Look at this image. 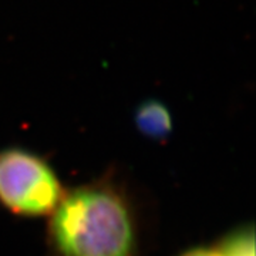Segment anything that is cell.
Wrapping results in <instances>:
<instances>
[{
    "label": "cell",
    "mask_w": 256,
    "mask_h": 256,
    "mask_svg": "<svg viewBox=\"0 0 256 256\" xmlns=\"http://www.w3.org/2000/svg\"><path fill=\"white\" fill-rule=\"evenodd\" d=\"M54 256H140V224L127 192L108 178L64 192L48 215Z\"/></svg>",
    "instance_id": "cell-1"
},
{
    "label": "cell",
    "mask_w": 256,
    "mask_h": 256,
    "mask_svg": "<svg viewBox=\"0 0 256 256\" xmlns=\"http://www.w3.org/2000/svg\"><path fill=\"white\" fill-rule=\"evenodd\" d=\"M66 190L44 158L22 148L0 151V204L18 216H48Z\"/></svg>",
    "instance_id": "cell-2"
},
{
    "label": "cell",
    "mask_w": 256,
    "mask_h": 256,
    "mask_svg": "<svg viewBox=\"0 0 256 256\" xmlns=\"http://www.w3.org/2000/svg\"><path fill=\"white\" fill-rule=\"evenodd\" d=\"M218 248L226 256H254V234L252 230L246 232L245 229L240 232H235L234 235H229Z\"/></svg>",
    "instance_id": "cell-3"
},
{
    "label": "cell",
    "mask_w": 256,
    "mask_h": 256,
    "mask_svg": "<svg viewBox=\"0 0 256 256\" xmlns=\"http://www.w3.org/2000/svg\"><path fill=\"white\" fill-rule=\"evenodd\" d=\"M138 122L142 131L150 132L151 136H158V134H164L165 130L170 126V118L166 112L162 110V107L150 106L140 112Z\"/></svg>",
    "instance_id": "cell-4"
},
{
    "label": "cell",
    "mask_w": 256,
    "mask_h": 256,
    "mask_svg": "<svg viewBox=\"0 0 256 256\" xmlns=\"http://www.w3.org/2000/svg\"><path fill=\"white\" fill-rule=\"evenodd\" d=\"M178 256H226L220 248H192Z\"/></svg>",
    "instance_id": "cell-5"
}]
</instances>
